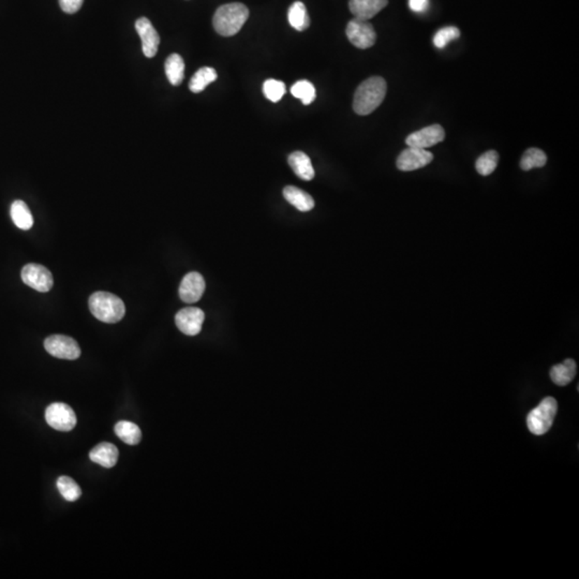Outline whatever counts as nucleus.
Listing matches in <instances>:
<instances>
[{"instance_id":"nucleus-1","label":"nucleus","mask_w":579,"mask_h":579,"mask_svg":"<svg viewBox=\"0 0 579 579\" xmlns=\"http://www.w3.org/2000/svg\"><path fill=\"white\" fill-rule=\"evenodd\" d=\"M386 89L388 86L386 80L380 76H372L364 81L354 95V112L362 116L374 112L383 102Z\"/></svg>"},{"instance_id":"nucleus-2","label":"nucleus","mask_w":579,"mask_h":579,"mask_svg":"<svg viewBox=\"0 0 579 579\" xmlns=\"http://www.w3.org/2000/svg\"><path fill=\"white\" fill-rule=\"evenodd\" d=\"M249 18V10L244 4H226L217 9L212 19L214 30L224 37H232L240 32Z\"/></svg>"},{"instance_id":"nucleus-3","label":"nucleus","mask_w":579,"mask_h":579,"mask_svg":"<svg viewBox=\"0 0 579 579\" xmlns=\"http://www.w3.org/2000/svg\"><path fill=\"white\" fill-rule=\"evenodd\" d=\"M88 304L93 315L104 323H116L125 317V304L112 293H94Z\"/></svg>"},{"instance_id":"nucleus-4","label":"nucleus","mask_w":579,"mask_h":579,"mask_svg":"<svg viewBox=\"0 0 579 579\" xmlns=\"http://www.w3.org/2000/svg\"><path fill=\"white\" fill-rule=\"evenodd\" d=\"M558 412V402L554 397H546L536 408L530 411L527 418L528 428L536 436H543L550 430Z\"/></svg>"},{"instance_id":"nucleus-5","label":"nucleus","mask_w":579,"mask_h":579,"mask_svg":"<svg viewBox=\"0 0 579 579\" xmlns=\"http://www.w3.org/2000/svg\"><path fill=\"white\" fill-rule=\"evenodd\" d=\"M46 421L56 430L70 431L76 427V415L68 404L54 402L46 408Z\"/></svg>"},{"instance_id":"nucleus-6","label":"nucleus","mask_w":579,"mask_h":579,"mask_svg":"<svg viewBox=\"0 0 579 579\" xmlns=\"http://www.w3.org/2000/svg\"><path fill=\"white\" fill-rule=\"evenodd\" d=\"M44 348L50 355L60 360H74L80 357L81 349L74 338L64 335H53L46 338Z\"/></svg>"},{"instance_id":"nucleus-7","label":"nucleus","mask_w":579,"mask_h":579,"mask_svg":"<svg viewBox=\"0 0 579 579\" xmlns=\"http://www.w3.org/2000/svg\"><path fill=\"white\" fill-rule=\"evenodd\" d=\"M346 34H347L349 41L354 46L362 48V50L372 48L376 41V34L374 26L368 21L356 19V18L348 23Z\"/></svg>"},{"instance_id":"nucleus-8","label":"nucleus","mask_w":579,"mask_h":579,"mask_svg":"<svg viewBox=\"0 0 579 579\" xmlns=\"http://www.w3.org/2000/svg\"><path fill=\"white\" fill-rule=\"evenodd\" d=\"M21 276L25 285L39 292H48L54 285L50 271L41 264L30 263L25 265L22 269Z\"/></svg>"},{"instance_id":"nucleus-9","label":"nucleus","mask_w":579,"mask_h":579,"mask_svg":"<svg viewBox=\"0 0 579 579\" xmlns=\"http://www.w3.org/2000/svg\"><path fill=\"white\" fill-rule=\"evenodd\" d=\"M205 315L203 311L196 307H187L178 311L175 315L176 327L182 333L187 336L198 335L202 329Z\"/></svg>"},{"instance_id":"nucleus-10","label":"nucleus","mask_w":579,"mask_h":579,"mask_svg":"<svg viewBox=\"0 0 579 579\" xmlns=\"http://www.w3.org/2000/svg\"><path fill=\"white\" fill-rule=\"evenodd\" d=\"M433 155L426 149L409 147L397 158V168L400 171L410 172L422 169L432 161Z\"/></svg>"},{"instance_id":"nucleus-11","label":"nucleus","mask_w":579,"mask_h":579,"mask_svg":"<svg viewBox=\"0 0 579 579\" xmlns=\"http://www.w3.org/2000/svg\"><path fill=\"white\" fill-rule=\"evenodd\" d=\"M445 131L440 125H432L411 133L406 139L407 145L415 149H426L444 139Z\"/></svg>"},{"instance_id":"nucleus-12","label":"nucleus","mask_w":579,"mask_h":579,"mask_svg":"<svg viewBox=\"0 0 579 579\" xmlns=\"http://www.w3.org/2000/svg\"><path fill=\"white\" fill-rule=\"evenodd\" d=\"M135 29L142 40L144 55L147 58L155 57L159 48L160 37L151 22L147 18H139L135 22Z\"/></svg>"},{"instance_id":"nucleus-13","label":"nucleus","mask_w":579,"mask_h":579,"mask_svg":"<svg viewBox=\"0 0 579 579\" xmlns=\"http://www.w3.org/2000/svg\"><path fill=\"white\" fill-rule=\"evenodd\" d=\"M205 280L200 273L191 271L184 277L179 287V297L187 304L200 301L205 291Z\"/></svg>"},{"instance_id":"nucleus-14","label":"nucleus","mask_w":579,"mask_h":579,"mask_svg":"<svg viewBox=\"0 0 579 579\" xmlns=\"http://www.w3.org/2000/svg\"><path fill=\"white\" fill-rule=\"evenodd\" d=\"M388 4V0H350L349 9L356 19L368 21L384 9Z\"/></svg>"},{"instance_id":"nucleus-15","label":"nucleus","mask_w":579,"mask_h":579,"mask_svg":"<svg viewBox=\"0 0 579 579\" xmlns=\"http://www.w3.org/2000/svg\"><path fill=\"white\" fill-rule=\"evenodd\" d=\"M89 458L102 467L113 468L118 461V449L112 443H100L90 451Z\"/></svg>"},{"instance_id":"nucleus-16","label":"nucleus","mask_w":579,"mask_h":579,"mask_svg":"<svg viewBox=\"0 0 579 579\" xmlns=\"http://www.w3.org/2000/svg\"><path fill=\"white\" fill-rule=\"evenodd\" d=\"M290 167L293 172L303 180H311L315 177V169L311 163V158L303 151H294L289 156Z\"/></svg>"},{"instance_id":"nucleus-17","label":"nucleus","mask_w":579,"mask_h":579,"mask_svg":"<svg viewBox=\"0 0 579 579\" xmlns=\"http://www.w3.org/2000/svg\"><path fill=\"white\" fill-rule=\"evenodd\" d=\"M283 196L291 205L301 212H309L315 207L313 196L294 186H287L283 189Z\"/></svg>"},{"instance_id":"nucleus-18","label":"nucleus","mask_w":579,"mask_h":579,"mask_svg":"<svg viewBox=\"0 0 579 579\" xmlns=\"http://www.w3.org/2000/svg\"><path fill=\"white\" fill-rule=\"evenodd\" d=\"M577 365L575 360L568 358L564 363L554 365L550 370L552 382L559 386H566L574 380L576 376Z\"/></svg>"},{"instance_id":"nucleus-19","label":"nucleus","mask_w":579,"mask_h":579,"mask_svg":"<svg viewBox=\"0 0 579 579\" xmlns=\"http://www.w3.org/2000/svg\"><path fill=\"white\" fill-rule=\"evenodd\" d=\"M165 74L173 86L182 84L185 78V62L178 54H171L165 60Z\"/></svg>"},{"instance_id":"nucleus-20","label":"nucleus","mask_w":579,"mask_h":579,"mask_svg":"<svg viewBox=\"0 0 579 579\" xmlns=\"http://www.w3.org/2000/svg\"><path fill=\"white\" fill-rule=\"evenodd\" d=\"M11 218L14 224L21 230H29L34 226V217L27 204L21 200L14 201L11 205Z\"/></svg>"},{"instance_id":"nucleus-21","label":"nucleus","mask_w":579,"mask_h":579,"mask_svg":"<svg viewBox=\"0 0 579 579\" xmlns=\"http://www.w3.org/2000/svg\"><path fill=\"white\" fill-rule=\"evenodd\" d=\"M287 20L290 25L299 32L307 29L311 25L308 12L301 1H295L287 12Z\"/></svg>"},{"instance_id":"nucleus-22","label":"nucleus","mask_w":579,"mask_h":579,"mask_svg":"<svg viewBox=\"0 0 579 579\" xmlns=\"http://www.w3.org/2000/svg\"><path fill=\"white\" fill-rule=\"evenodd\" d=\"M115 433L123 442L128 445H137L141 442L142 432L135 423L121 421L115 425Z\"/></svg>"},{"instance_id":"nucleus-23","label":"nucleus","mask_w":579,"mask_h":579,"mask_svg":"<svg viewBox=\"0 0 579 579\" xmlns=\"http://www.w3.org/2000/svg\"><path fill=\"white\" fill-rule=\"evenodd\" d=\"M217 78H218V74L214 68L203 67V68L198 69L190 80V90L194 94L203 92L208 85L217 80Z\"/></svg>"},{"instance_id":"nucleus-24","label":"nucleus","mask_w":579,"mask_h":579,"mask_svg":"<svg viewBox=\"0 0 579 579\" xmlns=\"http://www.w3.org/2000/svg\"><path fill=\"white\" fill-rule=\"evenodd\" d=\"M547 162V156L538 149H529L524 151L520 160V168L524 171H530L536 168H543Z\"/></svg>"},{"instance_id":"nucleus-25","label":"nucleus","mask_w":579,"mask_h":579,"mask_svg":"<svg viewBox=\"0 0 579 579\" xmlns=\"http://www.w3.org/2000/svg\"><path fill=\"white\" fill-rule=\"evenodd\" d=\"M291 94L295 98L299 99L305 105L311 104L315 101V97H317L315 86H313V83L307 80H301L295 83L291 87Z\"/></svg>"},{"instance_id":"nucleus-26","label":"nucleus","mask_w":579,"mask_h":579,"mask_svg":"<svg viewBox=\"0 0 579 579\" xmlns=\"http://www.w3.org/2000/svg\"><path fill=\"white\" fill-rule=\"evenodd\" d=\"M57 488L60 495L69 502H74L82 496V489L74 479L69 477H60L57 479Z\"/></svg>"},{"instance_id":"nucleus-27","label":"nucleus","mask_w":579,"mask_h":579,"mask_svg":"<svg viewBox=\"0 0 579 579\" xmlns=\"http://www.w3.org/2000/svg\"><path fill=\"white\" fill-rule=\"evenodd\" d=\"M498 162H499V155L497 151H486L481 157H479L475 163L477 173L481 174L482 176L491 175L497 168Z\"/></svg>"},{"instance_id":"nucleus-28","label":"nucleus","mask_w":579,"mask_h":579,"mask_svg":"<svg viewBox=\"0 0 579 579\" xmlns=\"http://www.w3.org/2000/svg\"><path fill=\"white\" fill-rule=\"evenodd\" d=\"M285 92H287L285 84L281 81L269 79V80L265 81L264 84H263V94L271 102L280 101Z\"/></svg>"},{"instance_id":"nucleus-29","label":"nucleus","mask_w":579,"mask_h":579,"mask_svg":"<svg viewBox=\"0 0 579 579\" xmlns=\"http://www.w3.org/2000/svg\"><path fill=\"white\" fill-rule=\"evenodd\" d=\"M459 36H461V32H459L458 28L453 27V26L444 27L435 34V37H433V44H435L437 48H443L449 44V42L458 39Z\"/></svg>"},{"instance_id":"nucleus-30","label":"nucleus","mask_w":579,"mask_h":579,"mask_svg":"<svg viewBox=\"0 0 579 579\" xmlns=\"http://www.w3.org/2000/svg\"><path fill=\"white\" fill-rule=\"evenodd\" d=\"M84 0H60V8L66 13H76L83 6Z\"/></svg>"},{"instance_id":"nucleus-31","label":"nucleus","mask_w":579,"mask_h":579,"mask_svg":"<svg viewBox=\"0 0 579 579\" xmlns=\"http://www.w3.org/2000/svg\"><path fill=\"white\" fill-rule=\"evenodd\" d=\"M429 0H409V7L416 13H422L428 8Z\"/></svg>"}]
</instances>
